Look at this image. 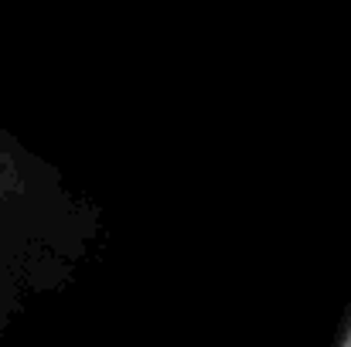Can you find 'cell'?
<instances>
[]
</instances>
